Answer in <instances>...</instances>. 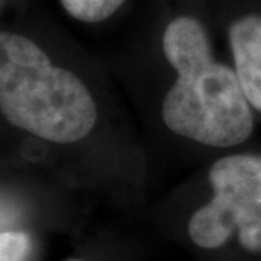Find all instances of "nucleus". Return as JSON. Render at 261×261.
<instances>
[{
  "instance_id": "1",
  "label": "nucleus",
  "mask_w": 261,
  "mask_h": 261,
  "mask_svg": "<svg viewBox=\"0 0 261 261\" xmlns=\"http://www.w3.org/2000/svg\"><path fill=\"white\" fill-rule=\"evenodd\" d=\"M165 56L178 73L163 100V121L175 134L212 148H232L253 133L251 103L236 70L212 58L208 36L194 17L166 25Z\"/></svg>"
},
{
  "instance_id": "2",
  "label": "nucleus",
  "mask_w": 261,
  "mask_h": 261,
  "mask_svg": "<svg viewBox=\"0 0 261 261\" xmlns=\"http://www.w3.org/2000/svg\"><path fill=\"white\" fill-rule=\"evenodd\" d=\"M0 111L12 126L58 144L87 138L98 116L80 78L15 33L0 34Z\"/></svg>"
},
{
  "instance_id": "3",
  "label": "nucleus",
  "mask_w": 261,
  "mask_h": 261,
  "mask_svg": "<svg viewBox=\"0 0 261 261\" xmlns=\"http://www.w3.org/2000/svg\"><path fill=\"white\" fill-rule=\"evenodd\" d=\"M214 197L192 214L187 232L202 249H219L238 234L248 253H261V156L231 154L208 171Z\"/></svg>"
},
{
  "instance_id": "4",
  "label": "nucleus",
  "mask_w": 261,
  "mask_h": 261,
  "mask_svg": "<svg viewBox=\"0 0 261 261\" xmlns=\"http://www.w3.org/2000/svg\"><path fill=\"white\" fill-rule=\"evenodd\" d=\"M229 43L234 56V70L244 95L261 112V17L246 15L229 29Z\"/></svg>"
},
{
  "instance_id": "5",
  "label": "nucleus",
  "mask_w": 261,
  "mask_h": 261,
  "mask_svg": "<svg viewBox=\"0 0 261 261\" xmlns=\"http://www.w3.org/2000/svg\"><path fill=\"white\" fill-rule=\"evenodd\" d=\"M71 17L82 22H102L121 9L126 0H60Z\"/></svg>"
},
{
  "instance_id": "6",
  "label": "nucleus",
  "mask_w": 261,
  "mask_h": 261,
  "mask_svg": "<svg viewBox=\"0 0 261 261\" xmlns=\"http://www.w3.org/2000/svg\"><path fill=\"white\" fill-rule=\"evenodd\" d=\"M0 246L2 261H24L31 249V239L22 232H2Z\"/></svg>"
},
{
  "instance_id": "7",
  "label": "nucleus",
  "mask_w": 261,
  "mask_h": 261,
  "mask_svg": "<svg viewBox=\"0 0 261 261\" xmlns=\"http://www.w3.org/2000/svg\"><path fill=\"white\" fill-rule=\"evenodd\" d=\"M66 261H87V259H80V258H71V259H66Z\"/></svg>"
}]
</instances>
